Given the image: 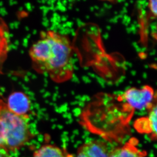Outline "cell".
Returning <instances> with one entry per match:
<instances>
[{
	"label": "cell",
	"mask_w": 157,
	"mask_h": 157,
	"mask_svg": "<svg viewBox=\"0 0 157 157\" xmlns=\"http://www.w3.org/2000/svg\"><path fill=\"white\" fill-rule=\"evenodd\" d=\"M0 157H11L8 151L0 148Z\"/></svg>",
	"instance_id": "7c38bea8"
},
{
	"label": "cell",
	"mask_w": 157,
	"mask_h": 157,
	"mask_svg": "<svg viewBox=\"0 0 157 157\" xmlns=\"http://www.w3.org/2000/svg\"><path fill=\"white\" fill-rule=\"evenodd\" d=\"M134 112L120 95L100 93L83 109L80 122L89 131L105 140H117L127 133Z\"/></svg>",
	"instance_id": "6da1fadb"
},
{
	"label": "cell",
	"mask_w": 157,
	"mask_h": 157,
	"mask_svg": "<svg viewBox=\"0 0 157 157\" xmlns=\"http://www.w3.org/2000/svg\"><path fill=\"white\" fill-rule=\"evenodd\" d=\"M157 104L148 110V115L136 119L134 123V129L142 134L148 135L151 141L157 140Z\"/></svg>",
	"instance_id": "5b68a950"
},
{
	"label": "cell",
	"mask_w": 157,
	"mask_h": 157,
	"mask_svg": "<svg viewBox=\"0 0 157 157\" xmlns=\"http://www.w3.org/2000/svg\"><path fill=\"white\" fill-rule=\"evenodd\" d=\"M30 117L19 116L8 108L0 99V148L10 152L21 150L33 138Z\"/></svg>",
	"instance_id": "3957f363"
},
{
	"label": "cell",
	"mask_w": 157,
	"mask_h": 157,
	"mask_svg": "<svg viewBox=\"0 0 157 157\" xmlns=\"http://www.w3.org/2000/svg\"><path fill=\"white\" fill-rule=\"evenodd\" d=\"M9 42L8 29L5 22L0 17V67L7 58L10 45Z\"/></svg>",
	"instance_id": "30bf717a"
},
{
	"label": "cell",
	"mask_w": 157,
	"mask_h": 157,
	"mask_svg": "<svg viewBox=\"0 0 157 157\" xmlns=\"http://www.w3.org/2000/svg\"><path fill=\"white\" fill-rule=\"evenodd\" d=\"M157 1L151 0L148 1L147 7L149 9L150 14L153 17V18L157 17Z\"/></svg>",
	"instance_id": "8fae6325"
},
{
	"label": "cell",
	"mask_w": 157,
	"mask_h": 157,
	"mask_svg": "<svg viewBox=\"0 0 157 157\" xmlns=\"http://www.w3.org/2000/svg\"><path fill=\"white\" fill-rule=\"evenodd\" d=\"M121 98L131 108L147 111L157 104V95L151 86H144L141 87H131L120 94Z\"/></svg>",
	"instance_id": "277c9868"
},
{
	"label": "cell",
	"mask_w": 157,
	"mask_h": 157,
	"mask_svg": "<svg viewBox=\"0 0 157 157\" xmlns=\"http://www.w3.org/2000/svg\"><path fill=\"white\" fill-rule=\"evenodd\" d=\"M29 55L34 70L53 82L63 83L72 78V46L65 35L52 30L42 32L30 48Z\"/></svg>",
	"instance_id": "7a4b0ae2"
},
{
	"label": "cell",
	"mask_w": 157,
	"mask_h": 157,
	"mask_svg": "<svg viewBox=\"0 0 157 157\" xmlns=\"http://www.w3.org/2000/svg\"><path fill=\"white\" fill-rule=\"evenodd\" d=\"M138 145V139L132 137L122 146L111 150L109 157H147V151L141 150Z\"/></svg>",
	"instance_id": "ba28073f"
},
{
	"label": "cell",
	"mask_w": 157,
	"mask_h": 157,
	"mask_svg": "<svg viewBox=\"0 0 157 157\" xmlns=\"http://www.w3.org/2000/svg\"><path fill=\"white\" fill-rule=\"evenodd\" d=\"M32 157H74V156L64 147L52 144H46L36 150Z\"/></svg>",
	"instance_id": "9c48e42d"
},
{
	"label": "cell",
	"mask_w": 157,
	"mask_h": 157,
	"mask_svg": "<svg viewBox=\"0 0 157 157\" xmlns=\"http://www.w3.org/2000/svg\"><path fill=\"white\" fill-rule=\"evenodd\" d=\"M6 103L8 108L14 113L19 116L30 117L31 102L28 96L24 92L19 91L11 94Z\"/></svg>",
	"instance_id": "8992f818"
},
{
	"label": "cell",
	"mask_w": 157,
	"mask_h": 157,
	"mask_svg": "<svg viewBox=\"0 0 157 157\" xmlns=\"http://www.w3.org/2000/svg\"><path fill=\"white\" fill-rule=\"evenodd\" d=\"M110 151L108 144L104 141L92 140L78 147L76 157H109Z\"/></svg>",
	"instance_id": "52a82bcc"
}]
</instances>
